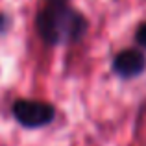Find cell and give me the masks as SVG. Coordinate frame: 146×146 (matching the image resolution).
<instances>
[{
    "instance_id": "277c9868",
    "label": "cell",
    "mask_w": 146,
    "mask_h": 146,
    "mask_svg": "<svg viewBox=\"0 0 146 146\" xmlns=\"http://www.w3.org/2000/svg\"><path fill=\"white\" fill-rule=\"evenodd\" d=\"M135 41H137V44L139 46H143L146 50V22H143V24L137 28V32H135Z\"/></svg>"
},
{
    "instance_id": "6da1fadb",
    "label": "cell",
    "mask_w": 146,
    "mask_h": 146,
    "mask_svg": "<svg viewBox=\"0 0 146 146\" xmlns=\"http://www.w3.org/2000/svg\"><path fill=\"white\" fill-rule=\"evenodd\" d=\"M87 28V19L68 4H46L35 17L37 35L50 46L80 43Z\"/></svg>"
},
{
    "instance_id": "7a4b0ae2",
    "label": "cell",
    "mask_w": 146,
    "mask_h": 146,
    "mask_svg": "<svg viewBox=\"0 0 146 146\" xmlns=\"http://www.w3.org/2000/svg\"><path fill=\"white\" fill-rule=\"evenodd\" d=\"M11 113H13L15 120L28 129L43 128L48 126L56 117V109L50 106L48 102H41V100H15L11 106Z\"/></svg>"
},
{
    "instance_id": "5b68a950",
    "label": "cell",
    "mask_w": 146,
    "mask_h": 146,
    "mask_svg": "<svg viewBox=\"0 0 146 146\" xmlns=\"http://www.w3.org/2000/svg\"><path fill=\"white\" fill-rule=\"evenodd\" d=\"M9 26H11V19L7 17L6 13H0V37H2V35H6V33H7Z\"/></svg>"
},
{
    "instance_id": "8992f818",
    "label": "cell",
    "mask_w": 146,
    "mask_h": 146,
    "mask_svg": "<svg viewBox=\"0 0 146 146\" xmlns=\"http://www.w3.org/2000/svg\"><path fill=\"white\" fill-rule=\"evenodd\" d=\"M46 4H68V0H48Z\"/></svg>"
},
{
    "instance_id": "3957f363",
    "label": "cell",
    "mask_w": 146,
    "mask_h": 146,
    "mask_svg": "<svg viewBox=\"0 0 146 146\" xmlns=\"http://www.w3.org/2000/svg\"><path fill=\"white\" fill-rule=\"evenodd\" d=\"M111 68L117 76L124 80L137 78L146 70V56L137 48H126L113 57Z\"/></svg>"
}]
</instances>
